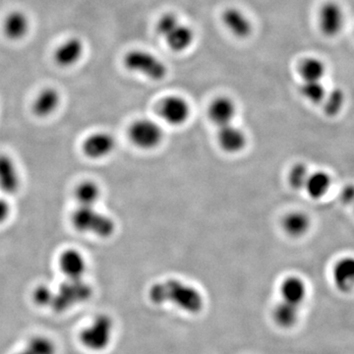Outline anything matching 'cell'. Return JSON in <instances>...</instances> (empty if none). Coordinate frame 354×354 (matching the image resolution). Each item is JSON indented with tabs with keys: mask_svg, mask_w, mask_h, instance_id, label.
Wrapping results in <instances>:
<instances>
[{
	"mask_svg": "<svg viewBox=\"0 0 354 354\" xmlns=\"http://www.w3.org/2000/svg\"><path fill=\"white\" fill-rule=\"evenodd\" d=\"M149 299L156 305L172 304L191 315L201 313L205 307L201 291L176 279H165L151 286Z\"/></svg>",
	"mask_w": 354,
	"mask_h": 354,
	"instance_id": "1",
	"label": "cell"
},
{
	"mask_svg": "<svg viewBox=\"0 0 354 354\" xmlns=\"http://www.w3.org/2000/svg\"><path fill=\"white\" fill-rule=\"evenodd\" d=\"M72 227L81 234L109 239L115 232V223L111 216L102 213L97 207L76 206L71 213Z\"/></svg>",
	"mask_w": 354,
	"mask_h": 354,
	"instance_id": "2",
	"label": "cell"
},
{
	"mask_svg": "<svg viewBox=\"0 0 354 354\" xmlns=\"http://www.w3.org/2000/svg\"><path fill=\"white\" fill-rule=\"evenodd\" d=\"M115 332V323L108 314H99L86 326L79 335L84 348L93 353H102L111 344Z\"/></svg>",
	"mask_w": 354,
	"mask_h": 354,
	"instance_id": "3",
	"label": "cell"
},
{
	"mask_svg": "<svg viewBox=\"0 0 354 354\" xmlns=\"http://www.w3.org/2000/svg\"><path fill=\"white\" fill-rule=\"evenodd\" d=\"M157 32L169 48L176 53L188 50L194 41L193 30L174 14H165L158 19Z\"/></svg>",
	"mask_w": 354,
	"mask_h": 354,
	"instance_id": "4",
	"label": "cell"
},
{
	"mask_svg": "<svg viewBox=\"0 0 354 354\" xmlns=\"http://www.w3.org/2000/svg\"><path fill=\"white\" fill-rule=\"evenodd\" d=\"M92 295V286L85 279H65L57 288H55V298L50 308L62 313L87 301Z\"/></svg>",
	"mask_w": 354,
	"mask_h": 354,
	"instance_id": "5",
	"label": "cell"
},
{
	"mask_svg": "<svg viewBox=\"0 0 354 354\" xmlns=\"http://www.w3.org/2000/svg\"><path fill=\"white\" fill-rule=\"evenodd\" d=\"M123 64L128 70L152 80H162L167 75V66L153 53L145 50H132L125 55Z\"/></svg>",
	"mask_w": 354,
	"mask_h": 354,
	"instance_id": "6",
	"label": "cell"
},
{
	"mask_svg": "<svg viewBox=\"0 0 354 354\" xmlns=\"http://www.w3.org/2000/svg\"><path fill=\"white\" fill-rule=\"evenodd\" d=\"M129 138L142 150H153L160 145L164 139L162 127L151 120L135 121L129 128Z\"/></svg>",
	"mask_w": 354,
	"mask_h": 354,
	"instance_id": "7",
	"label": "cell"
},
{
	"mask_svg": "<svg viewBox=\"0 0 354 354\" xmlns=\"http://www.w3.org/2000/svg\"><path fill=\"white\" fill-rule=\"evenodd\" d=\"M22 187V176L16 160L6 153H0V192L14 196Z\"/></svg>",
	"mask_w": 354,
	"mask_h": 354,
	"instance_id": "8",
	"label": "cell"
},
{
	"mask_svg": "<svg viewBox=\"0 0 354 354\" xmlns=\"http://www.w3.org/2000/svg\"><path fill=\"white\" fill-rule=\"evenodd\" d=\"M115 146V139L111 133L99 131L92 133L83 140L81 150L86 158L97 160L111 156Z\"/></svg>",
	"mask_w": 354,
	"mask_h": 354,
	"instance_id": "9",
	"label": "cell"
},
{
	"mask_svg": "<svg viewBox=\"0 0 354 354\" xmlns=\"http://www.w3.org/2000/svg\"><path fill=\"white\" fill-rule=\"evenodd\" d=\"M57 266L64 279L85 278L88 263L85 256L76 248H65L57 257Z\"/></svg>",
	"mask_w": 354,
	"mask_h": 354,
	"instance_id": "10",
	"label": "cell"
},
{
	"mask_svg": "<svg viewBox=\"0 0 354 354\" xmlns=\"http://www.w3.org/2000/svg\"><path fill=\"white\" fill-rule=\"evenodd\" d=\"M158 113L162 120L174 127H180L189 120L190 104L179 95L165 97L158 106Z\"/></svg>",
	"mask_w": 354,
	"mask_h": 354,
	"instance_id": "11",
	"label": "cell"
},
{
	"mask_svg": "<svg viewBox=\"0 0 354 354\" xmlns=\"http://www.w3.org/2000/svg\"><path fill=\"white\" fill-rule=\"evenodd\" d=\"M319 27L327 37H335L344 25V13L339 4L330 1L324 4L319 11Z\"/></svg>",
	"mask_w": 354,
	"mask_h": 354,
	"instance_id": "12",
	"label": "cell"
},
{
	"mask_svg": "<svg viewBox=\"0 0 354 354\" xmlns=\"http://www.w3.org/2000/svg\"><path fill=\"white\" fill-rule=\"evenodd\" d=\"M62 100V94L57 88H41L32 102V113L41 120L50 118L59 109Z\"/></svg>",
	"mask_w": 354,
	"mask_h": 354,
	"instance_id": "13",
	"label": "cell"
},
{
	"mask_svg": "<svg viewBox=\"0 0 354 354\" xmlns=\"http://www.w3.org/2000/svg\"><path fill=\"white\" fill-rule=\"evenodd\" d=\"M84 51H85V46L82 39L72 37L65 39L55 48L53 59L62 68H69L82 59Z\"/></svg>",
	"mask_w": 354,
	"mask_h": 354,
	"instance_id": "14",
	"label": "cell"
},
{
	"mask_svg": "<svg viewBox=\"0 0 354 354\" xmlns=\"http://www.w3.org/2000/svg\"><path fill=\"white\" fill-rule=\"evenodd\" d=\"M332 281L335 288L342 293L354 290V256L339 258L333 265Z\"/></svg>",
	"mask_w": 354,
	"mask_h": 354,
	"instance_id": "15",
	"label": "cell"
},
{
	"mask_svg": "<svg viewBox=\"0 0 354 354\" xmlns=\"http://www.w3.org/2000/svg\"><path fill=\"white\" fill-rule=\"evenodd\" d=\"M279 295L281 301L288 302L295 306L301 307L308 295V286L299 276L286 277L279 286Z\"/></svg>",
	"mask_w": 354,
	"mask_h": 354,
	"instance_id": "16",
	"label": "cell"
},
{
	"mask_svg": "<svg viewBox=\"0 0 354 354\" xmlns=\"http://www.w3.org/2000/svg\"><path fill=\"white\" fill-rule=\"evenodd\" d=\"M31 29V22L27 14L23 11H11L7 14L2 23V32L10 41H21L25 39Z\"/></svg>",
	"mask_w": 354,
	"mask_h": 354,
	"instance_id": "17",
	"label": "cell"
},
{
	"mask_svg": "<svg viewBox=\"0 0 354 354\" xmlns=\"http://www.w3.org/2000/svg\"><path fill=\"white\" fill-rule=\"evenodd\" d=\"M209 120L218 128L232 124L236 115V104L230 97H218L209 104Z\"/></svg>",
	"mask_w": 354,
	"mask_h": 354,
	"instance_id": "18",
	"label": "cell"
},
{
	"mask_svg": "<svg viewBox=\"0 0 354 354\" xmlns=\"http://www.w3.org/2000/svg\"><path fill=\"white\" fill-rule=\"evenodd\" d=\"M218 142L221 150L230 153L241 152L246 147L247 136L234 123L218 128Z\"/></svg>",
	"mask_w": 354,
	"mask_h": 354,
	"instance_id": "19",
	"label": "cell"
},
{
	"mask_svg": "<svg viewBox=\"0 0 354 354\" xmlns=\"http://www.w3.org/2000/svg\"><path fill=\"white\" fill-rule=\"evenodd\" d=\"M312 220L304 211H292L286 214L281 221V227L288 236L300 239L311 230Z\"/></svg>",
	"mask_w": 354,
	"mask_h": 354,
	"instance_id": "20",
	"label": "cell"
},
{
	"mask_svg": "<svg viewBox=\"0 0 354 354\" xmlns=\"http://www.w3.org/2000/svg\"><path fill=\"white\" fill-rule=\"evenodd\" d=\"M300 315H301V307L295 306L281 300L274 307L272 312V321L278 327L283 330L295 328L299 323Z\"/></svg>",
	"mask_w": 354,
	"mask_h": 354,
	"instance_id": "21",
	"label": "cell"
},
{
	"mask_svg": "<svg viewBox=\"0 0 354 354\" xmlns=\"http://www.w3.org/2000/svg\"><path fill=\"white\" fill-rule=\"evenodd\" d=\"M332 185L333 178L330 174L320 169V171L310 172L304 191L311 199L321 200L329 193Z\"/></svg>",
	"mask_w": 354,
	"mask_h": 354,
	"instance_id": "22",
	"label": "cell"
},
{
	"mask_svg": "<svg viewBox=\"0 0 354 354\" xmlns=\"http://www.w3.org/2000/svg\"><path fill=\"white\" fill-rule=\"evenodd\" d=\"M225 27L237 38H247L252 32V24L245 14L236 8H228L223 14Z\"/></svg>",
	"mask_w": 354,
	"mask_h": 354,
	"instance_id": "23",
	"label": "cell"
},
{
	"mask_svg": "<svg viewBox=\"0 0 354 354\" xmlns=\"http://www.w3.org/2000/svg\"><path fill=\"white\" fill-rule=\"evenodd\" d=\"M73 196L77 206L97 207L101 200L102 189L94 180H83L74 188Z\"/></svg>",
	"mask_w": 354,
	"mask_h": 354,
	"instance_id": "24",
	"label": "cell"
},
{
	"mask_svg": "<svg viewBox=\"0 0 354 354\" xmlns=\"http://www.w3.org/2000/svg\"><path fill=\"white\" fill-rule=\"evenodd\" d=\"M14 354H57L55 342L46 335H34L17 353Z\"/></svg>",
	"mask_w": 354,
	"mask_h": 354,
	"instance_id": "25",
	"label": "cell"
},
{
	"mask_svg": "<svg viewBox=\"0 0 354 354\" xmlns=\"http://www.w3.org/2000/svg\"><path fill=\"white\" fill-rule=\"evenodd\" d=\"M326 72L325 64L316 57L306 58L299 66V74L304 81H322Z\"/></svg>",
	"mask_w": 354,
	"mask_h": 354,
	"instance_id": "26",
	"label": "cell"
},
{
	"mask_svg": "<svg viewBox=\"0 0 354 354\" xmlns=\"http://www.w3.org/2000/svg\"><path fill=\"white\" fill-rule=\"evenodd\" d=\"M327 93L321 81H304L300 86V94L312 104H322Z\"/></svg>",
	"mask_w": 354,
	"mask_h": 354,
	"instance_id": "27",
	"label": "cell"
},
{
	"mask_svg": "<svg viewBox=\"0 0 354 354\" xmlns=\"http://www.w3.org/2000/svg\"><path fill=\"white\" fill-rule=\"evenodd\" d=\"M310 169L304 162H297L290 167L288 174V183L293 190H304Z\"/></svg>",
	"mask_w": 354,
	"mask_h": 354,
	"instance_id": "28",
	"label": "cell"
},
{
	"mask_svg": "<svg viewBox=\"0 0 354 354\" xmlns=\"http://www.w3.org/2000/svg\"><path fill=\"white\" fill-rule=\"evenodd\" d=\"M346 102V95L341 88H334L328 92L322 102L324 111L329 116H335L341 113Z\"/></svg>",
	"mask_w": 354,
	"mask_h": 354,
	"instance_id": "29",
	"label": "cell"
},
{
	"mask_svg": "<svg viewBox=\"0 0 354 354\" xmlns=\"http://www.w3.org/2000/svg\"><path fill=\"white\" fill-rule=\"evenodd\" d=\"M32 301L41 308H50L55 298V288L48 283H41L32 293Z\"/></svg>",
	"mask_w": 354,
	"mask_h": 354,
	"instance_id": "30",
	"label": "cell"
},
{
	"mask_svg": "<svg viewBox=\"0 0 354 354\" xmlns=\"http://www.w3.org/2000/svg\"><path fill=\"white\" fill-rule=\"evenodd\" d=\"M12 214V206L8 197L0 195V225H4L10 218Z\"/></svg>",
	"mask_w": 354,
	"mask_h": 354,
	"instance_id": "31",
	"label": "cell"
},
{
	"mask_svg": "<svg viewBox=\"0 0 354 354\" xmlns=\"http://www.w3.org/2000/svg\"><path fill=\"white\" fill-rule=\"evenodd\" d=\"M342 201L346 204L354 205V185H346L341 192Z\"/></svg>",
	"mask_w": 354,
	"mask_h": 354,
	"instance_id": "32",
	"label": "cell"
}]
</instances>
